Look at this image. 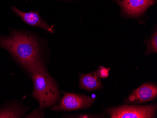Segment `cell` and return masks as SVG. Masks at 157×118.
Returning <instances> with one entry per match:
<instances>
[{"label": "cell", "mask_w": 157, "mask_h": 118, "mask_svg": "<svg viewBox=\"0 0 157 118\" xmlns=\"http://www.w3.org/2000/svg\"><path fill=\"white\" fill-rule=\"evenodd\" d=\"M0 47L8 51L27 72L42 62L38 42L28 33L14 30L7 36L0 34Z\"/></svg>", "instance_id": "obj_1"}, {"label": "cell", "mask_w": 157, "mask_h": 118, "mask_svg": "<svg viewBox=\"0 0 157 118\" xmlns=\"http://www.w3.org/2000/svg\"><path fill=\"white\" fill-rule=\"evenodd\" d=\"M34 85L33 96L39 103L41 110L56 104L59 98V89L54 80L48 74L42 62L28 71Z\"/></svg>", "instance_id": "obj_2"}, {"label": "cell", "mask_w": 157, "mask_h": 118, "mask_svg": "<svg viewBox=\"0 0 157 118\" xmlns=\"http://www.w3.org/2000/svg\"><path fill=\"white\" fill-rule=\"evenodd\" d=\"M156 110V105H123L106 111L112 118H151L155 116Z\"/></svg>", "instance_id": "obj_3"}, {"label": "cell", "mask_w": 157, "mask_h": 118, "mask_svg": "<svg viewBox=\"0 0 157 118\" xmlns=\"http://www.w3.org/2000/svg\"><path fill=\"white\" fill-rule=\"evenodd\" d=\"M64 96L59 105L52 109L53 111H71L85 109L90 107L96 100L95 98L84 95L63 93Z\"/></svg>", "instance_id": "obj_4"}, {"label": "cell", "mask_w": 157, "mask_h": 118, "mask_svg": "<svg viewBox=\"0 0 157 118\" xmlns=\"http://www.w3.org/2000/svg\"><path fill=\"white\" fill-rule=\"evenodd\" d=\"M157 0H122L119 2L121 8L128 16L137 17L143 14Z\"/></svg>", "instance_id": "obj_5"}, {"label": "cell", "mask_w": 157, "mask_h": 118, "mask_svg": "<svg viewBox=\"0 0 157 118\" xmlns=\"http://www.w3.org/2000/svg\"><path fill=\"white\" fill-rule=\"evenodd\" d=\"M11 9L27 24L40 27L51 33H54L53 27L50 26L46 23L40 17L38 11L25 12L21 11L15 7H12Z\"/></svg>", "instance_id": "obj_6"}, {"label": "cell", "mask_w": 157, "mask_h": 118, "mask_svg": "<svg viewBox=\"0 0 157 118\" xmlns=\"http://www.w3.org/2000/svg\"><path fill=\"white\" fill-rule=\"evenodd\" d=\"M157 95V86L153 84H144L135 90L129 99L131 102L142 103L152 100Z\"/></svg>", "instance_id": "obj_7"}, {"label": "cell", "mask_w": 157, "mask_h": 118, "mask_svg": "<svg viewBox=\"0 0 157 118\" xmlns=\"http://www.w3.org/2000/svg\"><path fill=\"white\" fill-rule=\"evenodd\" d=\"M80 87L89 91L102 88V84L99 79L98 71L90 74H81Z\"/></svg>", "instance_id": "obj_8"}, {"label": "cell", "mask_w": 157, "mask_h": 118, "mask_svg": "<svg viewBox=\"0 0 157 118\" xmlns=\"http://www.w3.org/2000/svg\"><path fill=\"white\" fill-rule=\"evenodd\" d=\"M24 113L22 109L16 106H10L0 110V118H20Z\"/></svg>", "instance_id": "obj_9"}, {"label": "cell", "mask_w": 157, "mask_h": 118, "mask_svg": "<svg viewBox=\"0 0 157 118\" xmlns=\"http://www.w3.org/2000/svg\"><path fill=\"white\" fill-rule=\"evenodd\" d=\"M147 50L146 54L157 53V31H155L151 38L150 39L147 43Z\"/></svg>", "instance_id": "obj_10"}, {"label": "cell", "mask_w": 157, "mask_h": 118, "mask_svg": "<svg viewBox=\"0 0 157 118\" xmlns=\"http://www.w3.org/2000/svg\"><path fill=\"white\" fill-rule=\"evenodd\" d=\"M110 69L108 68H106L103 67H100L98 71L99 76L103 78H105L108 77L109 74Z\"/></svg>", "instance_id": "obj_11"}, {"label": "cell", "mask_w": 157, "mask_h": 118, "mask_svg": "<svg viewBox=\"0 0 157 118\" xmlns=\"http://www.w3.org/2000/svg\"><path fill=\"white\" fill-rule=\"evenodd\" d=\"M40 111L41 110L38 109L36 110H33L30 114L27 116V118H42L44 115H42L43 113H41Z\"/></svg>", "instance_id": "obj_12"}, {"label": "cell", "mask_w": 157, "mask_h": 118, "mask_svg": "<svg viewBox=\"0 0 157 118\" xmlns=\"http://www.w3.org/2000/svg\"><path fill=\"white\" fill-rule=\"evenodd\" d=\"M114 1H115L117 2H120V0H114Z\"/></svg>", "instance_id": "obj_13"}]
</instances>
